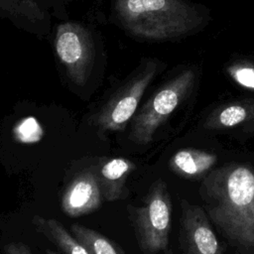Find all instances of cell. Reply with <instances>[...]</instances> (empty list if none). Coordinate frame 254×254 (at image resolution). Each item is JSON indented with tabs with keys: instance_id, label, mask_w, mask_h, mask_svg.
Returning <instances> with one entry per match:
<instances>
[{
	"instance_id": "ba28073f",
	"label": "cell",
	"mask_w": 254,
	"mask_h": 254,
	"mask_svg": "<svg viewBox=\"0 0 254 254\" xmlns=\"http://www.w3.org/2000/svg\"><path fill=\"white\" fill-rule=\"evenodd\" d=\"M102 201L96 168H90L71 180L62 195L61 207L65 215L79 217L98 209Z\"/></svg>"
},
{
	"instance_id": "7a4b0ae2",
	"label": "cell",
	"mask_w": 254,
	"mask_h": 254,
	"mask_svg": "<svg viewBox=\"0 0 254 254\" xmlns=\"http://www.w3.org/2000/svg\"><path fill=\"white\" fill-rule=\"evenodd\" d=\"M115 13L129 33L148 40L180 38L202 23L199 11L186 0H116Z\"/></svg>"
},
{
	"instance_id": "e0dca14e",
	"label": "cell",
	"mask_w": 254,
	"mask_h": 254,
	"mask_svg": "<svg viewBox=\"0 0 254 254\" xmlns=\"http://www.w3.org/2000/svg\"><path fill=\"white\" fill-rule=\"evenodd\" d=\"M46 254H58V253H57V252H55V251H53V250L47 249V250H46Z\"/></svg>"
},
{
	"instance_id": "3957f363",
	"label": "cell",
	"mask_w": 254,
	"mask_h": 254,
	"mask_svg": "<svg viewBox=\"0 0 254 254\" xmlns=\"http://www.w3.org/2000/svg\"><path fill=\"white\" fill-rule=\"evenodd\" d=\"M136 238L145 254H156L169 247L172 201L167 184L157 180L140 206L130 211Z\"/></svg>"
},
{
	"instance_id": "8992f818",
	"label": "cell",
	"mask_w": 254,
	"mask_h": 254,
	"mask_svg": "<svg viewBox=\"0 0 254 254\" xmlns=\"http://www.w3.org/2000/svg\"><path fill=\"white\" fill-rule=\"evenodd\" d=\"M159 65L150 61L110 98L97 115L96 123L103 130L121 131L135 114L139 102L152 79L155 77Z\"/></svg>"
},
{
	"instance_id": "4fadbf2b",
	"label": "cell",
	"mask_w": 254,
	"mask_h": 254,
	"mask_svg": "<svg viewBox=\"0 0 254 254\" xmlns=\"http://www.w3.org/2000/svg\"><path fill=\"white\" fill-rule=\"evenodd\" d=\"M32 225L37 232L55 244L64 254H89L59 220L34 215Z\"/></svg>"
},
{
	"instance_id": "5b68a950",
	"label": "cell",
	"mask_w": 254,
	"mask_h": 254,
	"mask_svg": "<svg viewBox=\"0 0 254 254\" xmlns=\"http://www.w3.org/2000/svg\"><path fill=\"white\" fill-rule=\"evenodd\" d=\"M55 47L69 78L76 84H84L93 65L95 54L89 32L77 23L61 24L57 29Z\"/></svg>"
},
{
	"instance_id": "277c9868",
	"label": "cell",
	"mask_w": 254,
	"mask_h": 254,
	"mask_svg": "<svg viewBox=\"0 0 254 254\" xmlns=\"http://www.w3.org/2000/svg\"><path fill=\"white\" fill-rule=\"evenodd\" d=\"M194 78L193 69L188 68L163 84L135 117L130 139L140 145L150 143L158 128L190 92Z\"/></svg>"
},
{
	"instance_id": "6da1fadb",
	"label": "cell",
	"mask_w": 254,
	"mask_h": 254,
	"mask_svg": "<svg viewBox=\"0 0 254 254\" xmlns=\"http://www.w3.org/2000/svg\"><path fill=\"white\" fill-rule=\"evenodd\" d=\"M199 193L204 209L225 237L244 254H254V169L229 164L209 172Z\"/></svg>"
},
{
	"instance_id": "7c38bea8",
	"label": "cell",
	"mask_w": 254,
	"mask_h": 254,
	"mask_svg": "<svg viewBox=\"0 0 254 254\" xmlns=\"http://www.w3.org/2000/svg\"><path fill=\"white\" fill-rule=\"evenodd\" d=\"M0 16L20 25L37 26L49 18L45 0H0Z\"/></svg>"
},
{
	"instance_id": "8fae6325",
	"label": "cell",
	"mask_w": 254,
	"mask_h": 254,
	"mask_svg": "<svg viewBox=\"0 0 254 254\" xmlns=\"http://www.w3.org/2000/svg\"><path fill=\"white\" fill-rule=\"evenodd\" d=\"M254 120V98L229 102L213 110L204 120L207 130H226Z\"/></svg>"
},
{
	"instance_id": "2e32d148",
	"label": "cell",
	"mask_w": 254,
	"mask_h": 254,
	"mask_svg": "<svg viewBox=\"0 0 254 254\" xmlns=\"http://www.w3.org/2000/svg\"><path fill=\"white\" fill-rule=\"evenodd\" d=\"M6 254H33L30 247L23 242H11L5 245Z\"/></svg>"
},
{
	"instance_id": "52a82bcc",
	"label": "cell",
	"mask_w": 254,
	"mask_h": 254,
	"mask_svg": "<svg viewBox=\"0 0 254 254\" xmlns=\"http://www.w3.org/2000/svg\"><path fill=\"white\" fill-rule=\"evenodd\" d=\"M180 243L184 254H224L204 209L182 200Z\"/></svg>"
},
{
	"instance_id": "9c48e42d",
	"label": "cell",
	"mask_w": 254,
	"mask_h": 254,
	"mask_svg": "<svg viewBox=\"0 0 254 254\" xmlns=\"http://www.w3.org/2000/svg\"><path fill=\"white\" fill-rule=\"evenodd\" d=\"M135 168V164L125 158L107 160L96 168V176L103 200L111 202L124 199L127 196L126 181Z\"/></svg>"
},
{
	"instance_id": "9a60e30c",
	"label": "cell",
	"mask_w": 254,
	"mask_h": 254,
	"mask_svg": "<svg viewBox=\"0 0 254 254\" xmlns=\"http://www.w3.org/2000/svg\"><path fill=\"white\" fill-rule=\"evenodd\" d=\"M230 77L240 86L254 90V64L238 62L227 67Z\"/></svg>"
},
{
	"instance_id": "30bf717a",
	"label": "cell",
	"mask_w": 254,
	"mask_h": 254,
	"mask_svg": "<svg viewBox=\"0 0 254 254\" xmlns=\"http://www.w3.org/2000/svg\"><path fill=\"white\" fill-rule=\"evenodd\" d=\"M215 154L193 148L181 149L170 160L171 170L186 179H199L205 177L215 166Z\"/></svg>"
},
{
	"instance_id": "5bb4252c",
	"label": "cell",
	"mask_w": 254,
	"mask_h": 254,
	"mask_svg": "<svg viewBox=\"0 0 254 254\" xmlns=\"http://www.w3.org/2000/svg\"><path fill=\"white\" fill-rule=\"evenodd\" d=\"M69 232L89 254H125L115 242L94 229L73 223L69 227Z\"/></svg>"
}]
</instances>
